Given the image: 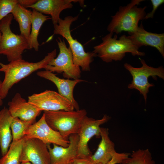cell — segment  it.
<instances>
[{
  "label": "cell",
  "instance_id": "obj_1",
  "mask_svg": "<svg viewBox=\"0 0 164 164\" xmlns=\"http://www.w3.org/2000/svg\"><path fill=\"white\" fill-rule=\"evenodd\" d=\"M56 51L54 49L49 53L41 60L36 62H30L22 59L9 62L2 63L0 72H3L5 77L1 84L0 94L2 99L5 98L10 89L15 84L36 71L45 69L50 61L55 58Z\"/></svg>",
  "mask_w": 164,
  "mask_h": 164
},
{
  "label": "cell",
  "instance_id": "obj_2",
  "mask_svg": "<svg viewBox=\"0 0 164 164\" xmlns=\"http://www.w3.org/2000/svg\"><path fill=\"white\" fill-rule=\"evenodd\" d=\"M109 32L102 38V42L94 47L93 52L103 61L109 63L113 60L120 61L125 56L126 53H130L133 56H143L144 52L138 50L128 36L123 35L118 39L117 36Z\"/></svg>",
  "mask_w": 164,
  "mask_h": 164
},
{
  "label": "cell",
  "instance_id": "obj_3",
  "mask_svg": "<svg viewBox=\"0 0 164 164\" xmlns=\"http://www.w3.org/2000/svg\"><path fill=\"white\" fill-rule=\"evenodd\" d=\"M143 0H132L125 6H121L115 14L111 16L107 30L109 32L117 34L122 31L128 32L135 31L138 27L140 20L144 19L147 7H138L137 5Z\"/></svg>",
  "mask_w": 164,
  "mask_h": 164
},
{
  "label": "cell",
  "instance_id": "obj_4",
  "mask_svg": "<svg viewBox=\"0 0 164 164\" xmlns=\"http://www.w3.org/2000/svg\"><path fill=\"white\" fill-rule=\"evenodd\" d=\"M78 17L69 16L64 19L60 18L58 24L54 25L53 33L62 36L67 41L72 53L74 64L80 67L83 71H88L90 70V64L93 61L94 57L97 55L93 51L86 52L82 45L72 36L70 26L77 20Z\"/></svg>",
  "mask_w": 164,
  "mask_h": 164
},
{
  "label": "cell",
  "instance_id": "obj_5",
  "mask_svg": "<svg viewBox=\"0 0 164 164\" xmlns=\"http://www.w3.org/2000/svg\"><path fill=\"white\" fill-rule=\"evenodd\" d=\"M45 120L53 130L68 138L73 134H78L84 118L87 115L84 109L76 111H44Z\"/></svg>",
  "mask_w": 164,
  "mask_h": 164
},
{
  "label": "cell",
  "instance_id": "obj_6",
  "mask_svg": "<svg viewBox=\"0 0 164 164\" xmlns=\"http://www.w3.org/2000/svg\"><path fill=\"white\" fill-rule=\"evenodd\" d=\"M13 18L11 13L0 22V31L2 33L0 54L6 56L9 62L22 59V55L24 51L31 49L26 39L12 31L10 26Z\"/></svg>",
  "mask_w": 164,
  "mask_h": 164
},
{
  "label": "cell",
  "instance_id": "obj_7",
  "mask_svg": "<svg viewBox=\"0 0 164 164\" xmlns=\"http://www.w3.org/2000/svg\"><path fill=\"white\" fill-rule=\"evenodd\" d=\"M142 64L140 67L136 68L126 63L124 64L125 68L130 73L132 77L131 84L128 85L130 89H135L138 91L143 96L146 103L147 94L150 87L154 86L152 84L150 83L148 78L152 77L154 79L156 76L164 79V70L162 67L154 68L147 65L143 59H140Z\"/></svg>",
  "mask_w": 164,
  "mask_h": 164
},
{
  "label": "cell",
  "instance_id": "obj_8",
  "mask_svg": "<svg viewBox=\"0 0 164 164\" xmlns=\"http://www.w3.org/2000/svg\"><path fill=\"white\" fill-rule=\"evenodd\" d=\"M56 41L59 49V54L57 57L50 61L44 69L53 73H63V77L68 79H80V70L73 63L70 48L67 47L64 39L58 37Z\"/></svg>",
  "mask_w": 164,
  "mask_h": 164
},
{
  "label": "cell",
  "instance_id": "obj_9",
  "mask_svg": "<svg viewBox=\"0 0 164 164\" xmlns=\"http://www.w3.org/2000/svg\"><path fill=\"white\" fill-rule=\"evenodd\" d=\"M28 101L41 111H72L74 109L72 104L67 99L51 90H46L39 93L34 94L28 97Z\"/></svg>",
  "mask_w": 164,
  "mask_h": 164
},
{
  "label": "cell",
  "instance_id": "obj_10",
  "mask_svg": "<svg viewBox=\"0 0 164 164\" xmlns=\"http://www.w3.org/2000/svg\"><path fill=\"white\" fill-rule=\"evenodd\" d=\"M110 119L104 115L102 118L95 119L86 116L83 119L78 134L79 142L77 158L88 157L92 155L88 143L94 136H100V126Z\"/></svg>",
  "mask_w": 164,
  "mask_h": 164
},
{
  "label": "cell",
  "instance_id": "obj_11",
  "mask_svg": "<svg viewBox=\"0 0 164 164\" xmlns=\"http://www.w3.org/2000/svg\"><path fill=\"white\" fill-rule=\"evenodd\" d=\"M24 134L26 137L38 138L46 144H55L66 147L69 143L68 138L63 137L48 125L43 114L37 122L29 127Z\"/></svg>",
  "mask_w": 164,
  "mask_h": 164
},
{
  "label": "cell",
  "instance_id": "obj_12",
  "mask_svg": "<svg viewBox=\"0 0 164 164\" xmlns=\"http://www.w3.org/2000/svg\"><path fill=\"white\" fill-rule=\"evenodd\" d=\"M20 160L21 163L29 162L32 164H50L47 144L38 138L25 136Z\"/></svg>",
  "mask_w": 164,
  "mask_h": 164
},
{
  "label": "cell",
  "instance_id": "obj_13",
  "mask_svg": "<svg viewBox=\"0 0 164 164\" xmlns=\"http://www.w3.org/2000/svg\"><path fill=\"white\" fill-rule=\"evenodd\" d=\"M69 143L66 147L53 144L51 147L47 144L50 155V164H68L72 162L77 158L79 142L78 134H74L68 137Z\"/></svg>",
  "mask_w": 164,
  "mask_h": 164
},
{
  "label": "cell",
  "instance_id": "obj_14",
  "mask_svg": "<svg viewBox=\"0 0 164 164\" xmlns=\"http://www.w3.org/2000/svg\"><path fill=\"white\" fill-rule=\"evenodd\" d=\"M72 2H78L82 6L84 4V0H39L28 8H32L42 14L50 15L54 25L58 24L60 19L61 12L64 9H71L73 7Z\"/></svg>",
  "mask_w": 164,
  "mask_h": 164
},
{
  "label": "cell",
  "instance_id": "obj_15",
  "mask_svg": "<svg viewBox=\"0 0 164 164\" xmlns=\"http://www.w3.org/2000/svg\"><path fill=\"white\" fill-rule=\"evenodd\" d=\"M8 110L13 117L26 121H34L41 111L26 101L20 94L16 93L8 103Z\"/></svg>",
  "mask_w": 164,
  "mask_h": 164
},
{
  "label": "cell",
  "instance_id": "obj_16",
  "mask_svg": "<svg viewBox=\"0 0 164 164\" xmlns=\"http://www.w3.org/2000/svg\"><path fill=\"white\" fill-rule=\"evenodd\" d=\"M36 74L53 83L57 88L58 93L70 101L76 110L80 109L78 104L74 98L73 91L78 83L85 80L80 79L71 80L61 78L53 73L47 70L38 71Z\"/></svg>",
  "mask_w": 164,
  "mask_h": 164
},
{
  "label": "cell",
  "instance_id": "obj_17",
  "mask_svg": "<svg viewBox=\"0 0 164 164\" xmlns=\"http://www.w3.org/2000/svg\"><path fill=\"white\" fill-rule=\"evenodd\" d=\"M133 43L139 48L142 46H150L156 48L164 57V33L148 32L141 23L135 31L128 32Z\"/></svg>",
  "mask_w": 164,
  "mask_h": 164
},
{
  "label": "cell",
  "instance_id": "obj_18",
  "mask_svg": "<svg viewBox=\"0 0 164 164\" xmlns=\"http://www.w3.org/2000/svg\"><path fill=\"white\" fill-rule=\"evenodd\" d=\"M100 136L101 139L97 149L94 154L91 156L95 164L107 162L116 152L114 143L109 137L108 128L101 127Z\"/></svg>",
  "mask_w": 164,
  "mask_h": 164
},
{
  "label": "cell",
  "instance_id": "obj_19",
  "mask_svg": "<svg viewBox=\"0 0 164 164\" xmlns=\"http://www.w3.org/2000/svg\"><path fill=\"white\" fill-rule=\"evenodd\" d=\"M13 117L8 108L0 111V147L2 155L7 152L12 139L11 124Z\"/></svg>",
  "mask_w": 164,
  "mask_h": 164
},
{
  "label": "cell",
  "instance_id": "obj_20",
  "mask_svg": "<svg viewBox=\"0 0 164 164\" xmlns=\"http://www.w3.org/2000/svg\"><path fill=\"white\" fill-rule=\"evenodd\" d=\"M11 14L19 24L20 35L27 40L31 32L32 11L17 4Z\"/></svg>",
  "mask_w": 164,
  "mask_h": 164
},
{
  "label": "cell",
  "instance_id": "obj_21",
  "mask_svg": "<svg viewBox=\"0 0 164 164\" xmlns=\"http://www.w3.org/2000/svg\"><path fill=\"white\" fill-rule=\"evenodd\" d=\"M49 16L33 9L32 11L31 30L27 41L31 49H34L38 51L39 44L38 42V37L40 28L43 23L46 20L51 19Z\"/></svg>",
  "mask_w": 164,
  "mask_h": 164
},
{
  "label": "cell",
  "instance_id": "obj_22",
  "mask_svg": "<svg viewBox=\"0 0 164 164\" xmlns=\"http://www.w3.org/2000/svg\"><path fill=\"white\" fill-rule=\"evenodd\" d=\"M24 137L12 142L7 152L0 159V164H21L20 158Z\"/></svg>",
  "mask_w": 164,
  "mask_h": 164
},
{
  "label": "cell",
  "instance_id": "obj_23",
  "mask_svg": "<svg viewBox=\"0 0 164 164\" xmlns=\"http://www.w3.org/2000/svg\"><path fill=\"white\" fill-rule=\"evenodd\" d=\"M121 164H155L151 153L148 149L133 151Z\"/></svg>",
  "mask_w": 164,
  "mask_h": 164
},
{
  "label": "cell",
  "instance_id": "obj_24",
  "mask_svg": "<svg viewBox=\"0 0 164 164\" xmlns=\"http://www.w3.org/2000/svg\"><path fill=\"white\" fill-rule=\"evenodd\" d=\"M34 122L24 121L18 118L13 117L11 124L12 142H16L23 138L25 136L24 132Z\"/></svg>",
  "mask_w": 164,
  "mask_h": 164
},
{
  "label": "cell",
  "instance_id": "obj_25",
  "mask_svg": "<svg viewBox=\"0 0 164 164\" xmlns=\"http://www.w3.org/2000/svg\"><path fill=\"white\" fill-rule=\"evenodd\" d=\"M17 4L18 0H0V22L12 13Z\"/></svg>",
  "mask_w": 164,
  "mask_h": 164
},
{
  "label": "cell",
  "instance_id": "obj_26",
  "mask_svg": "<svg viewBox=\"0 0 164 164\" xmlns=\"http://www.w3.org/2000/svg\"><path fill=\"white\" fill-rule=\"evenodd\" d=\"M130 154L127 152L119 153L116 152L111 159L107 162L97 164H121L122 161L129 156Z\"/></svg>",
  "mask_w": 164,
  "mask_h": 164
},
{
  "label": "cell",
  "instance_id": "obj_27",
  "mask_svg": "<svg viewBox=\"0 0 164 164\" xmlns=\"http://www.w3.org/2000/svg\"><path fill=\"white\" fill-rule=\"evenodd\" d=\"M152 5V11L146 14L144 19L152 18L155 13L159 7L164 2V0H151Z\"/></svg>",
  "mask_w": 164,
  "mask_h": 164
},
{
  "label": "cell",
  "instance_id": "obj_28",
  "mask_svg": "<svg viewBox=\"0 0 164 164\" xmlns=\"http://www.w3.org/2000/svg\"><path fill=\"white\" fill-rule=\"evenodd\" d=\"M72 164H95L92 160L91 156L84 158H77L72 162Z\"/></svg>",
  "mask_w": 164,
  "mask_h": 164
},
{
  "label": "cell",
  "instance_id": "obj_29",
  "mask_svg": "<svg viewBox=\"0 0 164 164\" xmlns=\"http://www.w3.org/2000/svg\"><path fill=\"white\" fill-rule=\"evenodd\" d=\"M38 1L37 0H18V4L26 8H28Z\"/></svg>",
  "mask_w": 164,
  "mask_h": 164
},
{
  "label": "cell",
  "instance_id": "obj_30",
  "mask_svg": "<svg viewBox=\"0 0 164 164\" xmlns=\"http://www.w3.org/2000/svg\"><path fill=\"white\" fill-rule=\"evenodd\" d=\"M2 83V81L0 80V91ZM2 104H3L2 99L1 97L0 94V107L2 105Z\"/></svg>",
  "mask_w": 164,
  "mask_h": 164
},
{
  "label": "cell",
  "instance_id": "obj_31",
  "mask_svg": "<svg viewBox=\"0 0 164 164\" xmlns=\"http://www.w3.org/2000/svg\"><path fill=\"white\" fill-rule=\"evenodd\" d=\"M1 38H2V33H1V32L0 31V41H1ZM2 63H1L0 62V66H1V65Z\"/></svg>",
  "mask_w": 164,
  "mask_h": 164
},
{
  "label": "cell",
  "instance_id": "obj_32",
  "mask_svg": "<svg viewBox=\"0 0 164 164\" xmlns=\"http://www.w3.org/2000/svg\"><path fill=\"white\" fill-rule=\"evenodd\" d=\"M21 164H32L29 162H27L25 163H21Z\"/></svg>",
  "mask_w": 164,
  "mask_h": 164
},
{
  "label": "cell",
  "instance_id": "obj_33",
  "mask_svg": "<svg viewBox=\"0 0 164 164\" xmlns=\"http://www.w3.org/2000/svg\"><path fill=\"white\" fill-rule=\"evenodd\" d=\"M72 162L70 163H69V164H72Z\"/></svg>",
  "mask_w": 164,
  "mask_h": 164
}]
</instances>
